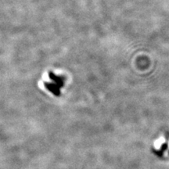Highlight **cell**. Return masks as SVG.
I'll return each instance as SVG.
<instances>
[{"label": "cell", "instance_id": "cell-1", "mask_svg": "<svg viewBox=\"0 0 169 169\" xmlns=\"http://www.w3.org/2000/svg\"><path fill=\"white\" fill-rule=\"evenodd\" d=\"M49 78L50 81L48 82H44L46 89L53 93L55 96H60V89L64 86L65 78L64 76H59L53 71L49 72Z\"/></svg>", "mask_w": 169, "mask_h": 169}]
</instances>
